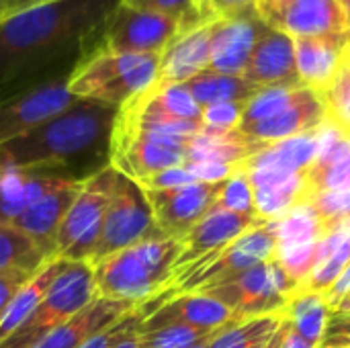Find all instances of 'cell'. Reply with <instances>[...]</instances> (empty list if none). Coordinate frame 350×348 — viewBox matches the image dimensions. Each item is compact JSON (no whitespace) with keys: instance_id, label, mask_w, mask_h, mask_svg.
<instances>
[{"instance_id":"37","label":"cell","mask_w":350,"mask_h":348,"mask_svg":"<svg viewBox=\"0 0 350 348\" xmlns=\"http://www.w3.org/2000/svg\"><path fill=\"white\" fill-rule=\"evenodd\" d=\"M320 96L326 107V121L340 129L342 133L350 135V49L347 51L332 84Z\"/></svg>"},{"instance_id":"56","label":"cell","mask_w":350,"mask_h":348,"mask_svg":"<svg viewBox=\"0 0 350 348\" xmlns=\"http://www.w3.org/2000/svg\"><path fill=\"white\" fill-rule=\"evenodd\" d=\"M342 10H345V16H347V23H349V31H350V0H338Z\"/></svg>"},{"instance_id":"13","label":"cell","mask_w":350,"mask_h":348,"mask_svg":"<svg viewBox=\"0 0 350 348\" xmlns=\"http://www.w3.org/2000/svg\"><path fill=\"white\" fill-rule=\"evenodd\" d=\"M226 183L228 180L191 183L176 189H144V191L160 232L168 238L183 242V238L217 203Z\"/></svg>"},{"instance_id":"9","label":"cell","mask_w":350,"mask_h":348,"mask_svg":"<svg viewBox=\"0 0 350 348\" xmlns=\"http://www.w3.org/2000/svg\"><path fill=\"white\" fill-rule=\"evenodd\" d=\"M277 248H279V238H277L275 222L258 226V228L242 234L238 240H234L213 260L205 263L203 267H199L197 271H193L185 279L172 283L164 293L150 299V304L156 310L160 304H164L166 299H170L174 295L201 291V289L221 285L224 281H228V279H232V277H236V275H240V273H244L248 269H254V267L275 258Z\"/></svg>"},{"instance_id":"59","label":"cell","mask_w":350,"mask_h":348,"mask_svg":"<svg viewBox=\"0 0 350 348\" xmlns=\"http://www.w3.org/2000/svg\"><path fill=\"white\" fill-rule=\"evenodd\" d=\"M347 348H350V347H347Z\"/></svg>"},{"instance_id":"45","label":"cell","mask_w":350,"mask_h":348,"mask_svg":"<svg viewBox=\"0 0 350 348\" xmlns=\"http://www.w3.org/2000/svg\"><path fill=\"white\" fill-rule=\"evenodd\" d=\"M185 168L197 183H221L228 180L238 164H221V162H187Z\"/></svg>"},{"instance_id":"27","label":"cell","mask_w":350,"mask_h":348,"mask_svg":"<svg viewBox=\"0 0 350 348\" xmlns=\"http://www.w3.org/2000/svg\"><path fill=\"white\" fill-rule=\"evenodd\" d=\"M310 197L322 191L350 189V135L328 121L324 123L322 148L316 162L306 172Z\"/></svg>"},{"instance_id":"41","label":"cell","mask_w":350,"mask_h":348,"mask_svg":"<svg viewBox=\"0 0 350 348\" xmlns=\"http://www.w3.org/2000/svg\"><path fill=\"white\" fill-rule=\"evenodd\" d=\"M121 4L137 8V10H150L168 14L180 21V31L199 27L203 23H209L195 6V0H121Z\"/></svg>"},{"instance_id":"52","label":"cell","mask_w":350,"mask_h":348,"mask_svg":"<svg viewBox=\"0 0 350 348\" xmlns=\"http://www.w3.org/2000/svg\"><path fill=\"white\" fill-rule=\"evenodd\" d=\"M41 2H47V0H4L2 6H0V21L23 10V8H29V6H35V4H41Z\"/></svg>"},{"instance_id":"14","label":"cell","mask_w":350,"mask_h":348,"mask_svg":"<svg viewBox=\"0 0 350 348\" xmlns=\"http://www.w3.org/2000/svg\"><path fill=\"white\" fill-rule=\"evenodd\" d=\"M68 80L64 76L0 101V148L74 105L78 98L72 96Z\"/></svg>"},{"instance_id":"1","label":"cell","mask_w":350,"mask_h":348,"mask_svg":"<svg viewBox=\"0 0 350 348\" xmlns=\"http://www.w3.org/2000/svg\"><path fill=\"white\" fill-rule=\"evenodd\" d=\"M121 0H47L0 21V101L72 76Z\"/></svg>"},{"instance_id":"29","label":"cell","mask_w":350,"mask_h":348,"mask_svg":"<svg viewBox=\"0 0 350 348\" xmlns=\"http://www.w3.org/2000/svg\"><path fill=\"white\" fill-rule=\"evenodd\" d=\"M350 265V222L336 228L320 242L318 263L299 291L324 295Z\"/></svg>"},{"instance_id":"40","label":"cell","mask_w":350,"mask_h":348,"mask_svg":"<svg viewBox=\"0 0 350 348\" xmlns=\"http://www.w3.org/2000/svg\"><path fill=\"white\" fill-rule=\"evenodd\" d=\"M324 240V238H322ZM320 240V242H322ZM320 242H310V244H295V246H279L277 248V260L285 269V273L301 287L310 273L314 271L318 263V252H320Z\"/></svg>"},{"instance_id":"6","label":"cell","mask_w":350,"mask_h":348,"mask_svg":"<svg viewBox=\"0 0 350 348\" xmlns=\"http://www.w3.org/2000/svg\"><path fill=\"white\" fill-rule=\"evenodd\" d=\"M193 137L172 135L117 115L111 142V166L142 183L144 178L185 166Z\"/></svg>"},{"instance_id":"31","label":"cell","mask_w":350,"mask_h":348,"mask_svg":"<svg viewBox=\"0 0 350 348\" xmlns=\"http://www.w3.org/2000/svg\"><path fill=\"white\" fill-rule=\"evenodd\" d=\"M330 314L332 308L328 306L324 295L306 293V291H297L287 304V308L283 310V316L289 318L293 330L316 348L322 343Z\"/></svg>"},{"instance_id":"10","label":"cell","mask_w":350,"mask_h":348,"mask_svg":"<svg viewBox=\"0 0 350 348\" xmlns=\"http://www.w3.org/2000/svg\"><path fill=\"white\" fill-rule=\"evenodd\" d=\"M113 166H107L82 183L78 195L74 197L57 230L55 256L64 260L90 263L103 230V219L113 183Z\"/></svg>"},{"instance_id":"39","label":"cell","mask_w":350,"mask_h":348,"mask_svg":"<svg viewBox=\"0 0 350 348\" xmlns=\"http://www.w3.org/2000/svg\"><path fill=\"white\" fill-rule=\"evenodd\" d=\"M219 209L234 211L240 215H258L256 205H254V189L248 178V174L238 166V170L228 178L217 203ZM260 217V215H258Z\"/></svg>"},{"instance_id":"19","label":"cell","mask_w":350,"mask_h":348,"mask_svg":"<svg viewBox=\"0 0 350 348\" xmlns=\"http://www.w3.org/2000/svg\"><path fill=\"white\" fill-rule=\"evenodd\" d=\"M299 82L322 94L334 80L350 45V31L320 37H293Z\"/></svg>"},{"instance_id":"25","label":"cell","mask_w":350,"mask_h":348,"mask_svg":"<svg viewBox=\"0 0 350 348\" xmlns=\"http://www.w3.org/2000/svg\"><path fill=\"white\" fill-rule=\"evenodd\" d=\"M246 172V170H244ZM254 189L256 213L265 222H273L293 211L299 205H306L310 199V189L306 172L297 174H279L265 170L246 172Z\"/></svg>"},{"instance_id":"4","label":"cell","mask_w":350,"mask_h":348,"mask_svg":"<svg viewBox=\"0 0 350 348\" xmlns=\"http://www.w3.org/2000/svg\"><path fill=\"white\" fill-rule=\"evenodd\" d=\"M162 53H117L96 47L74 68L68 88L78 101H94L115 109L152 88Z\"/></svg>"},{"instance_id":"11","label":"cell","mask_w":350,"mask_h":348,"mask_svg":"<svg viewBox=\"0 0 350 348\" xmlns=\"http://www.w3.org/2000/svg\"><path fill=\"white\" fill-rule=\"evenodd\" d=\"M265 222L258 215H240L234 211L219 209L213 205L207 215L183 238V248L174 267L172 283L185 279L205 263L213 260L217 254H221L234 240H238L242 234L265 226ZM170 283V285H172Z\"/></svg>"},{"instance_id":"36","label":"cell","mask_w":350,"mask_h":348,"mask_svg":"<svg viewBox=\"0 0 350 348\" xmlns=\"http://www.w3.org/2000/svg\"><path fill=\"white\" fill-rule=\"evenodd\" d=\"M308 86H265L258 88L256 94L246 103L244 109V117L240 125H250V123H258L265 121L277 113H281L283 109L291 107L304 92Z\"/></svg>"},{"instance_id":"44","label":"cell","mask_w":350,"mask_h":348,"mask_svg":"<svg viewBox=\"0 0 350 348\" xmlns=\"http://www.w3.org/2000/svg\"><path fill=\"white\" fill-rule=\"evenodd\" d=\"M144 314H148L146 312V308L144 306H139V308H135L133 312H129L123 320H119L117 324H113V326H109V328H105L103 332H98V334H94L92 338H88L84 345L80 348H111L117 340H119V336L137 320V318H142Z\"/></svg>"},{"instance_id":"57","label":"cell","mask_w":350,"mask_h":348,"mask_svg":"<svg viewBox=\"0 0 350 348\" xmlns=\"http://www.w3.org/2000/svg\"><path fill=\"white\" fill-rule=\"evenodd\" d=\"M2 2H4V0H0V6H2Z\"/></svg>"},{"instance_id":"30","label":"cell","mask_w":350,"mask_h":348,"mask_svg":"<svg viewBox=\"0 0 350 348\" xmlns=\"http://www.w3.org/2000/svg\"><path fill=\"white\" fill-rule=\"evenodd\" d=\"M185 88L191 92V96L197 101L201 109L209 105H217V103L250 101L258 90L244 76H232V74H221L213 70H205L197 74L195 78L187 80Z\"/></svg>"},{"instance_id":"38","label":"cell","mask_w":350,"mask_h":348,"mask_svg":"<svg viewBox=\"0 0 350 348\" xmlns=\"http://www.w3.org/2000/svg\"><path fill=\"white\" fill-rule=\"evenodd\" d=\"M310 207L316 211L326 236L336 228L350 222V189L347 191H322L308 199Z\"/></svg>"},{"instance_id":"55","label":"cell","mask_w":350,"mask_h":348,"mask_svg":"<svg viewBox=\"0 0 350 348\" xmlns=\"http://www.w3.org/2000/svg\"><path fill=\"white\" fill-rule=\"evenodd\" d=\"M334 312H342V314H350V295H347L340 304H338V308L334 310Z\"/></svg>"},{"instance_id":"43","label":"cell","mask_w":350,"mask_h":348,"mask_svg":"<svg viewBox=\"0 0 350 348\" xmlns=\"http://www.w3.org/2000/svg\"><path fill=\"white\" fill-rule=\"evenodd\" d=\"M350 347V314L332 312L326 330L322 336V343L318 348H347Z\"/></svg>"},{"instance_id":"22","label":"cell","mask_w":350,"mask_h":348,"mask_svg":"<svg viewBox=\"0 0 350 348\" xmlns=\"http://www.w3.org/2000/svg\"><path fill=\"white\" fill-rule=\"evenodd\" d=\"M135 308L139 306L129 304V302L94 297L82 312H78L74 318H70L68 322L51 330L47 336H43L31 348H80L88 338L117 324Z\"/></svg>"},{"instance_id":"8","label":"cell","mask_w":350,"mask_h":348,"mask_svg":"<svg viewBox=\"0 0 350 348\" xmlns=\"http://www.w3.org/2000/svg\"><path fill=\"white\" fill-rule=\"evenodd\" d=\"M299 291V285L285 273L275 258L248 269L221 285L201 289L199 293L217 299L230 312L242 318H260L283 314L291 297Z\"/></svg>"},{"instance_id":"46","label":"cell","mask_w":350,"mask_h":348,"mask_svg":"<svg viewBox=\"0 0 350 348\" xmlns=\"http://www.w3.org/2000/svg\"><path fill=\"white\" fill-rule=\"evenodd\" d=\"M191 183H197V180L189 174V170L185 166H174V168H168V170H162L144 178L139 185L142 189H176V187H185Z\"/></svg>"},{"instance_id":"17","label":"cell","mask_w":350,"mask_h":348,"mask_svg":"<svg viewBox=\"0 0 350 348\" xmlns=\"http://www.w3.org/2000/svg\"><path fill=\"white\" fill-rule=\"evenodd\" d=\"M324 123H326V107L322 96L316 90L306 88V92L291 107L283 109L281 113L265 121L240 125L238 131L252 144L269 146L287 137H295L320 129Z\"/></svg>"},{"instance_id":"21","label":"cell","mask_w":350,"mask_h":348,"mask_svg":"<svg viewBox=\"0 0 350 348\" xmlns=\"http://www.w3.org/2000/svg\"><path fill=\"white\" fill-rule=\"evenodd\" d=\"M211 23L180 31L160 55L158 84H185L209 70L211 62Z\"/></svg>"},{"instance_id":"18","label":"cell","mask_w":350,"mask_h":348,"mask_svg":"<svg viewBox=\"0 0 350 348\" xmlns=\"http://www.w3.org/2000/svg\"><path fill=\"white\" fill-rule=\"evenodd\" d=\"M256 88L265 86H304L297 76L295 41L285 31L269 27L256 43L252 57L242 74Z\"/></svg>"},{"instance_id":"28","label":"cell","mask_w":350,"mask_h":348,"mask_svg":"<svg viewBox=\"0 0 350 348\" xmlns=\"http://www.w3.org/2000/svg\"><path fill=\"white\" fill-rule=\"evenodd\" d=\"M62 265H64V258H59V256L47 258V260H45V263H43V265L25 281V285L14 293V297L10 299L6 312H4L2 318H0V345H2L8 336H12V334L25 324V320L33 314V310L39 306V302H41V299L45 297V293H47V289L51 287L55 275H57L59 269H62Z\"/></svg>"},{"instance_id":"12","label":"cell","mask_w":350,"mask_h":348,"mask_svg":"<svg viewBox=\"0 0 350 348\" xmlns=\"http://www.w3.org/2000/svg\"><path fill=\"white\" fill-rule=\"evenodd\" d=\"M180 33V21L168 14L119 4L111 14L100 47L117 53H162Z\"/></svg>"},{"instance_id":"51","label":"cell","mask_w":350,"mask_h":348,"mask_svg":"<svg viewBox=\"0 0 350 348\" xmlns=\"http://www.w3.org/2000/svg\"><path fill=\"white\" fill-rule=\"evenodd\" d=\"M283 320H285V338H283V347L281 348H316V347H312L308 340H304V338L293 330V326H291L289 318H285V316H283Z\"/></svg>"},{"instance_id":"53","label":"cell","mask_w":350,"mask_h":348,"mask_svg":"<svg viewBox=\"0 0 350 348\" xmlns=\"http://www.w3.org/2000/svg\"><path fill=\"white\" fill-rule=\"evenodd\" d=\"M283 338H285V320H281V326L277 328L275 336H273L262 348H281L283 347Z\"/></svg>"},{"instance_id":"48","label":"cell","mask_w":350,"mask_h":348,"mask_svg":"<svg viewBox=\"0 0 350 348\" xmlns=\"http://www.w3.org/2000/svg\"><path fill=\"white\" fill-rule=\"evenodd\" d=\"M256 8V0H213L211 2V16L221 18V16H232L244 10Z\"/></svg>"},{"instance_id":"20","label":"cell","mask_w":350,"mask_h":348,"mask_svg":"<svg viewBox=\"0 0 350 348\" xmlns=\"http://www.w3.org/2000/svg\"><path fill=\"white\" fill-rule=\"evenodd\" d=\"M236 320H248L242 318L234 312H230L226 306H221L217 299L203 295L199 291H191V293H180L174 295L170 299H166L164 304H160L142 324V328H158V326H166V324H187L191 328L197 330H217L224 328L230 322Z\"/></svg>"},{"instance_id":"15","label":"cell","mask_w":350,"mask_h":348,"mask_svg":"<svg viewBox=\"0 0 350 348\" xmlns=\"http://www.w3.org/2000/svg\"><path fill=\"white\" fill-rule=\"evenodd\" d=\"M256 10L271 27L291 37H320L349 31L338 0H256Z\"/></svg>"},{"instance_id":"23","label":"cell","mask_w":350,"mask_h":348,"mask_svg":"<svg viewBox=\"0 0 350 348\" xmlns=\"http://www.w3.org/2000/svg\"><path fill=\"white\" fill-rule=\"evenodd\" d=\"M82 183L68 180L55 191L41 197L33 203L12 226L27 234L47 256H55V238L57 230L64 222L66 211L70 209L74 197L78 195Z\"/></svg>"},{"instance_id":"34","label":"cell","mask_w":350,"mask_h":348,"mask_svg":"<svg viewBox=\"0 0 350 348\" xmlns=\"http://www.w3.org/2000/svg\"><path fill=\"white\" fill-rule=\"evenodd\" d=\"M232 324V322H230ZM226 324V326H230ZM224 326V328H226ZM197 330L187 324H166L158 328H139V348H201L211 345V340L224 330Z\"/></svg>"},{"instance_id":"35","label":"cell","mask_w":350,"mask_h":348,"mask_svg":"<svg viewBox=\"0 0 350 348\" xmlns=\"http://www.w3.org/2000/svg\"><path fill=\"white\" fill-rule=\"evenodd\" d=\"M275 222L279 246H295V244H310L320 242L326 238V232L316 215V211L310 207V203L295 207L293 211L285 213Z\"/></svg>"},{"instance_id":"49","label":"cell","mask_w":350,"mask_h":348,"mask_svg":"<svg viewBox=\"0 0 350 348\" xmlns=\"http://www.w3.org/2000/svg\"><path fill=\"white\" fill-rule=\"evenodd\" d=\"M350 295V265L342 271V275L338 277V281L324 293V297H326V302H328V306L332 308V312L338 308V304Z\"/></svg>"},{"instance_id":"60","label":"cell","mask_w":350,"mask_h":348,"mask_svg":"<svg viewBox=\"0 0 350 348\" xmlns=\"http://www.w3.org/2000/svg\"><path fill=\"white\" fill-rule=\"evenodd\" d=\"M349 49H350V47H349Z\"/></svg>"},{"instance_id":"24","label":"cell","mask_w":350,"mask_h":348,"mask_svg":"<svg viewBox=\"0 0 350 348\" xmlns=\"http://www.w3.org/2000/svg\"><path fill=\"white\" fill-rule=\"evenodd\" d=\"M322 137H324V125L320 129L269 144L238 166L246 172L250 170H265V172H279V174L308 172V168L316 162L320 154Z\"/></svg>"},{"instance_id":"58","label":"cell","mask_w":350,"mask_h":348,"mask_svg":"<svg viewBox=\"0 0 350 348\" xmlns=\"http://www.w3.org/2000/svg\"><path fill=\"white\" fill-rule=\"evenodd\" d=\"M207 347H209V345H207ZM207 347H201V348H207Z\"/></svg>"},{"instance_id":"7","label":"cell","mask_w":350,"mask_h":348,"mask_svg":"<svg viewBox=\"0 0 350 348\" xmlns=\"http://www.w3.org/2000/svg\"><path fill=\"white\" fill-rule=\"evenodd\" d=\"M158 236H164V234L156 226L146 191L142 189L137 180H133L131 176L115 168L100 238L92 252L90 265L98 263L100 258L113 252L129 248L142 240L158 238Z\"/></svg>"},{"instance_id":"54","label":"cell","mask_w":350,"mask_h":348,"mask_svg":"<svg viewBox=\"0 0 350 348\" xmlns=\"http://www.w3.org/2000/svg\"><path fill=\"white\" fill-rule=\"evenodd\" d=\"M211 2H213V0H195L197 10H199L207 21H215V18L211 16Z\"/></svg>"},{"instance_id":"26","label":"cell","mask_w":350,"mask_h":348,"mask_svg":"<svg viewBox=\"0 0 350 348\" xmlns=\"http://www.w3.org/2000/svg\"><path fill=\"white\" fill-rule=\"evenodd\" d=\"M68 183L51 174L0 166V224L12 226L33 203Z\"/></svg>"},{"instance_id":"2","label":"cell","mask_w":350,"mask_h":348,"mask_svg":"<svg viewBox=\"0 0 350 348\" xmlns=\"http://www.w3.org/2000/svg\"><path fill=\"white\" fill-rule=\"evenodd\" d=\"M119 109L76 101L27 135L0 148V166L84 183L111 166V142Z\"/></svg>"},{"instance_id":"33","label":"cell","mask_w":350,"mask_h":348,"mask_svg":"<svg viewBox=\"0 0 350 348\" xmlns=\"http://www.w3.org/2000/svg\"><path fill=\"white\" fill-rule=\"evenodd\" d=\"M283 314L236 320L226 326L207 348H262L281 326Z\"/></svg>"},{"instance_id":"16","label":"cell","mask_w":350,"mask_h":348,"mask_svg":"<svg viewBox=\"0 0 350 348\" xmlns=\"http://www.w3.org/2000/svg\"><path fill=\"white\" fill-rule=\"evenodd\" d=\"M271 25L256 8L221 16L211 23V62L209 70L242 76L256 43Z\"/></svg>"},{"instance_id":"5","label":"cell","mask_w":350,"mask_h":348,"mask_svg":"<svg viewBox=\"0 0 350 348\" xmlns=\"http://www.w3.org/2000/svg\"><path fill=\"white\" fill-rule=\"evenodd\" d=\"M94 297L96 291L90 263L64 260L45 297L25 320V324L12 336H8L0 348H31L51 330L82 312Z\"/></svg>"},{"instance_id":"42","label":"cell","mask_w":350,"mask_h":348,"mask_svg":"<svg viewBox=\"0 0 350 348\" xmlns=\"http://www.w3.org/2000/svg\"><path fill=\"white\" fill-rule=\"evenodd\" d=\"M248 101L217 103L203 109V127L213 131H234L240 127Z\"/></svg>"},{"instance_id":"3","label":"cell","mask_w":350,"mask_h":348,"mask_svg":"<svg viewBox=\"0 0 350 348\" xmlns=\"http://www.w3.org/2000/svg\"><path fill=\"white\" fill-rule=\"evenodd\" d=\"M180 240L158 236L113 252L90 265L96 297L144 306L164 293L174 277Z\"/></svg>"},{"instance_id":"50","label":"cell","mask_w":350,"mask_h":348,"mask_svg":"<svg viewBox=\"0 0 350 348\" xmlns=\"http://www.w3.org/2000/svg\"><path fill=\"white\" fill-rule=\"evenodd\" d=\"M146 318H148V314H144L142 318H137V320L119 336V340H117L111 348H139V328H142V324H144Z\"/></svg>"},{"instance_id":"32","label":"cell","mask_w":350,"mask_h":348,"mask_svg":"<svg viewBox=\"0 0 350 348\" xmlns=\"http://www.w3.org/2000/svg\"><path fill=\"white\" fill-rule=\"evenodd\" d=\"M47 258L51 256H47L27 234L14 226L0 224V273H35Z\"/></svg>"},{"instance_id":"47","label":"cell","mask_w":350,"mask_h":348,"mask_svg":"<svg viewBox=\"0 0 350 348\" xmlns=\"http://www.w3.org/2000/svg\"><path fill=\"white\" fill-rule=\"evenodd\" d=\"M33 273H25V271H10V273H0V318L6 312L10 299L14 297V293L25 285V281L31 277Z\"/></svg>"}]
</instances>
